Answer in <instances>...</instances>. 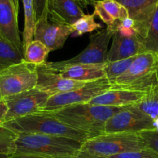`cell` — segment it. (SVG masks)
<instances>
[{
	"label": "cell",
	"instance_id": "obj_1",
	"mask_svg": "<svg viewBox=\"0 0 158 158\" xmlns=\"http://www.w3.org/2000/svg\"><path fill=\"white\" fill-rule=\"evenodd\" d=\"M122 107L91 105L89 103L72 105L50 112L67 126L82 131L90 138L104 134L105 123Z\"/></svg>",
	"mask_w": 158,
	"mask_h": 158
},
{
	"label": "cell",
	"instance_id": "obj_2",
	"mask_svg": "<svg viewBox=\"0 0 158 158\" xmlns=\"http://www.w3.org/2000/svg\"><path fill=\"white\" fill-rule=\"evenodd\" d=\"M84 142L59 136L19 134L12 156L30 155L43 158H61L77 154Z\"/></svg>",
	"mask_w": 158,
	"mask_h": 158
},
{
	"label": "cell",
	"instance_id": "obj_3",
	"mask_svg": "<svg viewBox=\"0 0 158 158\" xmlns=\"http://www.w3.org/2000/svg\"><path fill=\"white\" fill-rule=\"evenodd\" d=\"M15 134H38L68 137L85 142L90 139L87 134L71 128L57 120L50 112L42 111L3 123Z\"/></svg>",
	"mask_w": 158,
	"mask_h": 158
},
{
	"label": "cell",
	"instance_id": "obj_4",
	"mask_svg": "<svg viewBox=\"0 0 158 158\" xmlns=\"http://www.w3.org/2000/svg\"><path fill=\"white\" fill-rule=\"evenodd\" d=\"M158 86V52H141L126 72L112 83L111 89H123L147 94Z\"/></svg>",
	"mask_w": 158,
	"mask_h": 158
},
{
	"label": "cell",
	"instance_id": "obj_5",
	"mask_svg": "<svg viewBox=\"0 0 158 158\" xmlns=\"http://www.w3.org/2000/svg\"><path fill=\"white\" fill-rule=\"evenodd\" d=\"M147 145L138 133L104 134L85 141L81 151L99 157H109L145 149Z\"/></svg>",
	"mask_w": 158,
	"mask_h": 158
},
{
	"label": "cell",
	"instance_id": "obj_6",
	"mask_svg": "<svg viewBox=\"0 0 158 158\" xmlns=\"http://www.w3.org/2000/svg\"><path fill=\"white\" fill-rule=\"evenodd\" d=\"M114 31L106 27L90 35V42L83 51L69 60L58 62H46L45 64L56 72L68 66L77 64H103L107 63L108 45Z\"/></svg>",
	"mask_w": 158,
	"mask_h": 158
},
{
	"label": "cell",
	"instance_id": "obj_7",
	"mask_svg": "<svg viewBox=\"0 0 158 158\" xmlns=\"http://www.w3.org/2000/svg\"><path fill=\"white\" fill-rule=\"evenodd\" d=\"M37 83L36 66L23 61L0 72V94L3 100L33 89Z\"/></svg>",
	"mask_w": 158,
	"mask_h": 158
},
{
	"label": "cell",
	"instance_id": "obj_8",
	"mask_svg": "<svg viewBox=\"0 0 158 158\" xmlns=\"http://www.w3.org/2000/svg\"><path fill=\"white\" fill-rule=\"evenodd\" d=\"M50 97L51 95L35 87L30 90L6 97L3 100L8 110L5 123L25 116L42 112L44 110Z\"/></svg>",
	"mask_w": 158,
	"mask_h": 158
},
{
	"label": "cell",
	"instance_id": "obj_9",
	"mask_svg": "<svg viewBox=\"0 0 158 158\" xmlns=\"http://www.w3.org/2000/svg\"><path fill=\"white\" fill-rule=\"evenodd\" d=\"M111 83L106 78L89 82L74 90L51 96L43 111H54L72 105L88 103L95 97L111 89Z\"/></svg>",
	"mask_w": 158,
	"mask_h": 158
},
{
	"label": "cell",
	"instance_id": "obj_10",
	"mask_svg": "<svg viewBox=\"0 0 158 158\" xmlns=\"http://www.w3.org/2000/svg\"><path fill=\"white\" fill-rule=\"evenodd\" d=\"M143 131H155L153 121L132 105L122 106L105 123L104 134L139 133Z\"/></svg>",
	"mask_w": 158,
	"mask_h": 158
},
{
	"label": "cell",
	"instance_id": "obj_11",
	"mask_svg": "<svg viewBox=\"0 0 158 158\" xmlns=\"http://www.w3.org/2000/svg\"><path fill=\"white\" fill-rule=\"evenodd\" d=\"M72 34L70 26L52 21L48 17L46 9L36 23L33 40L41 42L50 51L61 49Z\"/></svg>",
	"mask_w": 158,
	"mask_h": 158
},
{
	"label": "cell",
	"instance_id": "obj_12",
	"mask_svg": "<svg viewBox=\"0 0 158 158\" xmlns=\"http://www.w3.org/2000/svg\"><path fill=\"white\" fill-rule=\"evenodd\" d=\"M36 70L37 73L36 87L51 96L74 90L88 83L64 78L59 73L51 69L45 63L36 66Z\"/></svg>",
	"mask_w": 158,
	"mask_h": 158
},
{
	"label": "cell",
	"instance_id": "obj_13",
	"mask_svg": "<svg viewBox=\"0 0 158 158\" xmlns=\"http://www.w3.org/2000/svg\"><path fill=\"white\" fill-rule=\"evenodd\" d=\"M124 6L129 17L136 23V29L143 40L147 35L152 17L158 4V0H116Z\"/></svg>",
	"mask_w": 158,
	"mask_h": 158
},
{
	"label": "cell",
	"instance_id": "obj_14",
	"mask_svg": "<svg viewBox=\"0 0 158 158\" xmlns=\"http://www.w3.org/2000/svg\"><path fill=\"white\" fill-rule=\"evenodd\" d=\"M18 12L12 0H0V33L15 47L23 51L19 30Z\"/></svg>",
	"mask_w": 158,
	"mask_h": 158
},
{
	"label": "cell",
	"instance_id": "obj_15",
	"mask_svg": "<svg viewBox=\"0 0 158 158\" xmlns=\"http://www.w3.org/2000/svg\"><path fill=\"white\" fill-rule=\"evenodd\" d=\"M112 41L107 54V62L124 60L145 52L143 40L139 35L122 36L115 32Z\"/></svg>",
	"mask_w": 158,
	"mask_h": 158
},
{
	"label": "cell",
	"instance_id": "obj_16",
	"mask_svg": "<svg viewBox=\"0 0 158 158\" xmlns=\"http://www.w3.org/2000/svg\"><path fill=\"white\" fill-rule=\"evenodd\" d=\"M46 10L52 21L71 26L85 13L75 0H47Z\"/></svg>",
	"mask_w": 158,
	"mask_h": 158
},
{
	"label": "cell",
	"instance_id": "obj_17",
	"mask_svg": "<svg viewBox=\"0 0 158 158\" xmlns=\"http://www.w3.org/2000/svg\"><path fill=\"white\" fill-rule=\"evenodd\" d=\"M146 94V93L130 89H109L93 98L88 103L97 106L122 107L136 103L142 100Z\"/></svg>",
	"mask_w": 158,
	"mask_h": 158
},
{
	"label": "cell",
	"instance_id": "obj_18",
	"mask_svg": "<svg viewBox=\"0 0 158 158\" xmlns=\"http://www.w3.org/2000/svg\"><path fill=\"white\" fill-rule=\"evenodd\" d=\"M93 6L94 15L112 30L117 23L129 17L126 9L116 0H97Z\"/></svg>",
	"mask_w": 158,
	"mask_h": 158
},
{
	"label": "cell",
	"instance_id": "obj_19",
	"mask_svg": "<svg viewBox=\"0 0 158 158\" xmlns=\"http://www.w3.org/2000/svg\"><path fill=\"white\" fill-rule=\"evenodd\" d=\"M105 63L72 65L63 68L57 73L64 78L89 83L105 78Z\"/></svg>",
	"mask_w": 158,
	"mask_h": 158
},
{
	"label": "cell",
	"instance_id": "obj_20",
	"mask_svg": "<svg viewBox=\"0 0 158 158\" xmlns=\"http://www.w3.org/2000/svg\"><path fill=\"white\" fill-rule=\"evenodd\" d=\"M23 61V51L15 47L0 33V72Z\"/></svg>",
	"mask_w": 158,
	"mask_h": 158
},
{
	"label": "cell",
	"instance_id": "obj_21",
	"mask_svg": "<svg viewBox=\"0 0 158 158\" xmlns=\"http://www.w3.org/2000/svg\"><path fill=\"white\" fill-rule=\"evenodd\" d=\"M50 52V50L41 42L33 40L23 47L24 61L35 66L44 64Z\"/></svg>",
	"mask_w": 158,
	"mask_h": 158
},
{
	"label": "cell",
	"instance_id": "obj_22",
	"mask_svg": "<svg viewBox=\"0 0 158 158\" xmlns=\"http://www.w3.org/2000/svg\"><path fill=\"white\" fill-rule=\"evenodd\" d=\"M132 106L150 117L153 121L158 118V86L153 88L142 100Z\"/></svg>",
	"mask_w": 158,
	"mask_h": 158
},
{
	"label": "cell",
	"instance_id": "obj_23",
	"mask_svg": "<svg viewBox=\"0 0 158 158\" xmlns=\"http://www.w3.org/2000/svg\"><path fill=\"white\" fill-rule=\"evenodd\" d=\"M24 9V29L23 32V47L27 43L33 40V34L35 30L36 19L33 0H22Z\"/></svg>",
	"mask_w": 158,
	"mask_h": 158
},
{
	"label": "cell",
	"instance_id": "obj_24",
	"mask_svg": "<svg viewBox=\"0 0 158 158\" xmlns=\"http://www.w3.org/2000/svg\"><path fill=\"white\" fill-rule=\"evenodd\" d=\"M136 56L129 57V58L124 59V60L105 63V78L111 83V84L116 81V79H118L124 73L126 72V70L131 66L132 63L135 60Z\"/></svg>",
	"mask_w": 158,
	"mask_h": 158
},
{
	"label": "cell",
	"instance_id": "obj_25",
	"mask_svg": "<svg viewBox=\"0 0 158 158\" xmlns=\"http://www.w3.org/2000/svg\"><path fill=\"white\" fill-rule=\"evenodd\" d=\"M94 16L95 15L94 14V12L93 14H90V15L85 14L74 24L70 26L71 30H72L71 35L73 37L81 36L87 32H91L97 29H102V25L99 23H96L94 20Z\"/></svg>",
	"mask_w": 158,
	"mask_h": 158
},
{
	"label": "cell",
	"instance_id": "obj_26",
	"mask_svg": "<svg viewBox=\"0 0 158 158\" xmlns=\"http://www.w3.org/2000/svg\"><path fill=\"white\" fill-rule=\"evenodd\" d=\"M143 44L145 52H158V4L152 17Z\"/></svg>",
	"mask_w": 158,
	"mask_h": 158
},
{
	"label": "cell",
	"instance_id": "obj_27",
	"mask_svg": "<svg viewBox=\"0 0 158 158\" xmlns=\"http://www.w3.org/2000/svg\"><path fill=\"white\" fill-rule=\"evenodd\" d=\"M18 134L3 125L0 126V154L12 157L15 153V140Z\"/></svg>",
	"mask_w": 158,
	"mask_h": 158
},
{
	"label": "cell",
	"instance_id": "obj_28",
	"mask_svg": "<svg viewBox=\"0 0 158 158\" xmlns=\"http://www.w3.org/2000/svg\"><path fill=\"white\" fill-rule=\"evenodd\" d=\"M138 134L147 145V148L158 154V131H143Z\"/></svg>",
	"mask_w": 158,
	"mask_h": 158
},
{
	"label": "cell",
	"instance_id": "obj_29",
	"mask_svg": "<svg viewBox=\"0 0 158 158\" xmlns=\"http://www.w3.org/2000/svg\"><path fill=\"white\" fill-rule=\"evenodd\" d=\"M108 158H158V154L152 151L150 148H145L139 151L123 153L118 155L112 156Z\"/></svg>",
	"mask_w": 158,
	"mask_h": 158
},
{
	"label": "cell",
	"instance_id": "obj_30",
	"mask_svg": "<svg viewBox=\"0 0 158 158\" xmlns=\"http://www.w3.org/2000/svg\"><path fill=\"white\" fill-rule=\"evenodd\" d=\"M33 3L36 19L37 21L42 16L45 9H46L47 0H33Z\"/></svg>",
	"mask_w": 158,
	"mask_h": 158
},
{
	"label": "cell",
	"instance_id": "obj_31",
	"mask_svg": "<svg viewBox=\"0 0 158 158\" xmlns=\"http://www.w3.org/2000/svg\"><path fill=\"white\" fill-rule=\"evenodd\" d=\"M7 106L4 100L0 101V126L5 123V118H6V113H7Z\"/></svg>",
	"mask_w": 158,
	"mask_h": 158
},
{
	"label": "cell",
	"instance_id": "obj_32",
	"mask_svg": "<svg viewBox=\"0 0 158 158\" xmlns=\"http://www.w3.org/2000/svg\"><path fill=\"white\" fill-rule=\"evenodd\" d=\"M61 158H108V157H99V156L93 155V154H90L88 153L84 152V151H81L80 152L77 153V154L73 156H70V157H61Z\"/></svg>",
	"mask_w": 158,
	"mask_h": 158
},
{
	"label": "cell",
	"instance_id": "obj_33",
	"mask_svg": "<svg viewBox=\"0 0 158 158\" xmlns=\"http://www.w3.org/2000/svg\"><path fill=\"white\" fill-rule=\"evenodd\" d=\"M81 7H86L88 6H94L97 0H75Z\"/></svg>",
	"mask_w": 158,
	"mask_h": 158
},
{
	"label": "cell",
	"instance_id": "obj_34",
	"mask_svg": "<svg viewBox=\"0 0 158 158\" xmlns=\"http://www.w3.org/2000/svg\"><path fill=\"white\" fill-rule=\"evenodd\" d=\"M10 158H43V157H35V156H30V155H19V156H12Z\"/></svg>",
	"mask_w": 158,
	"mask_h": 158
},
{
	"label": "cell",
	"instance_id": "obj_35",
	"mask_svg": "<svg viewBox=\"0 0 158 158\" xmlns=\"http://www.w3.org/2000/svg\"><path fill=\"white\" fill-rule=\"evenodd\" d=\"M12 2H13L14 6H15V8L19 10V0H12Z\"/></svg>",
	"mask_w": 158,
	"mask_h": 158
},
{
	"label": "cell",
	"instance_id": "obj_36",
	"mask_svg": "<svg viewBox=\"0 0 158 158\" xmlns=\"http://www.w3.org/2000/svg\"><path fill=\"white\" fill-rule=\"evenodd\" d=\"M11 156L5 155V154H0V158H10Z\"/></svg>",
	"mask_w": 158,
	"mask_h": 158
},
{
	"label": "cell",
	"instance_id": "obj_37",
	"mask_svg": "<svg viewBox=\"0 0 158 158\" xmlns=\"http://www.w3.org/2000/svg\"><path fill=\"white\" fill-rule=\"evenodd\" d=\"M2 97H1V94H0V101H2Z\"/></svg>",
	"mask_w": 158,
	"mask_h": 158
}]
</instances>
